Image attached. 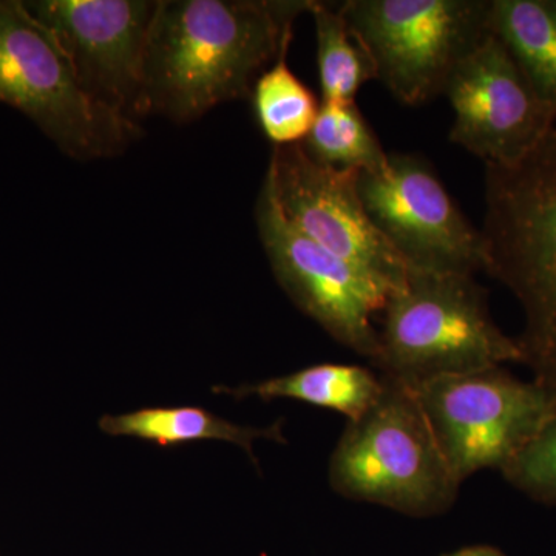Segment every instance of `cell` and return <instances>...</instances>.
<instances>
[{
	"mask_svg": "<svg viewBox=\"0 0 556 556\" xmlns=\"http://www.w3.org/2000/svg\"><path fill=\"white\" fill-rule=\"evenodd\" d=\"M316 0H160L150 30L142 115L172 123L252 94Z\"/></svg>",
	"mask_w": 556,
	"mask_h": 556,
	"instance_id": "6da1fadb",
	"label": "cell"
},
{
	"mask_svg": "<svg viewBox=\"0 0 556 556\" xmlns=\"http://www.w3.org/2000/svg\"><path fill=\"white\" fill-rule=\"evenodd\" d=\"M485 273L517 298L522 365L556 390V124L526 159L485 164Z\"/></svg>",
	"mask_w": 556,
	"mask_h": 556,
	"instance_id": "7a4b0ae2",
	"label": "cell"
},
{
	"mask_svg": "<svg viewBox=\"0 0 556 556\" xmlns=\"http://www.w3.org/2000/svg\"><path fill=\"white\" fill-rule=\"evenodd\" d=\"M382 313L379 350L371 364L380 375L407 387L522 364L517 339L497 327L475 277L409 269Z\"/></svg>",
	"mask_w": 556,
	"mask_h": 556,
	"instance_id": "3957f363",
	"label": "cell"
},
{
	"mask_svg": "<svg viewBox=\"0 0 556 556\" xmlns=\"http://www.w3.org/2000/svg\"><path fill=\"white\" fill-rule=\"evenodd\" d=\"M382 378L378 401L358 419L348 420L332 450L329 484L346 500L407 517L445 514L456 503L460 482L445 463L412 388Z\"/></svg>",
	"mask_w": 556,
	"mask_h": 556,
	"instance_id": "277c9868",
	"label": "cell"
},
{
	"mask_svg": "<svg viewBox=\"0 0 556 556\" xmlns=\"http://www.w3.org/2000/svg\"><path fill=\"white\" fill-rule=\"evenodd\" d=\"M0 102L20 110L73 160L121 155L142 127L94 105L53 36L20 0H0Z\"/></svg>",
	"mask_w": 556,
	"mask_h": 556,
	"instance_id": "5b68a950",
	"label": "cell"
},
{
	"mask_svg": "<svg viewBox=\"0 0 556 556\" xmlns=\"http://www.w3.org/2000/svg\"><path fill=\"white\" fill-rule=\"evenodd\" d=\"M339 10L378 80L407 105L442 94L456 65L490 35V0H346Z\"/></svg>",
	"mask_w": 556,
	"mask_h": 556,
	"instance_id": "8992f818",
	"label": "cell"
},
{
	"mask_svg": "<svg viewBox=\"0 0 556 556\" xmlns=\"http://www.w3.org/2000/svg\"><path fill=\"white\" fill-rule=\"evenodd\" d=\"M445 463L463 484L504 468L556 413V390L506 367L442 376L409 387Z\"/></svg>",
	"mask_w": 556,
	"mask_h": 556,
	"instance_id": "52a82bcc",
	"label": "cell"
},
{
	"mask_svg": "<svg viewBox=\"0 0 556 556\" xmlns=\"http://www.w3.org/2000/svg\"><path fill=\"white\" fill-rule=\"evenodd\" d=\"M357 190L369 218L409 269L485 273L481 229L468 222L422 156L388 153L386 166L358 172Z\"/></svg>",
	"mask_w": 556,
	"mask_h": 556,
	"instance_id": "ba28073f",
	"label": "cell"
},
{
	"mask_svg": "<svg viewBox=\"0 0 556 556\" xmlns=\"http://www.w3.org/2000/svg\"><path fill=\"white\" fill-rule=\"evenodd\" d=\"M160 0H27L94 105L139 124L146 51Z\"/></svg>",
	"mask_w": 556,
	"mask_h": 556,
	"instance_id": "9c48e42d",
	"label": "cell"
},
{
	"mask_svg": "<svg viewBox=\"0 0 556 556\" xmlns=\"http://www.w3.org/2000/svg\"><path fill=\"white\" fill-rule=\"evenodd\" d=\"M255 218L274 276L292 302L332 339L372 362L379 350L372 316L382 313L391 292L289 223L266 179Z\"/></svg>",
	"mask_w": 556,
	"mask_h": 556,
	"instance_id": "30bf717a",
	"label": "cell"
},
{
	"mask_svg": "<svg viewBox=\"0 0 556 556\" xmlns=\"http://www.w3.org/2000/svg\"><path fill=\"white\" fill-rule=\"evenodd\" d=\"M358 172L318 163L302 144L273 148L265 179L289 223L393 294L409 268L369 218Z\"/></svg>",
	"mask_w": 556,
	"mask_h": 556,
	"instance_id": "8fae6325",
	"label": "cell"
},
{
	"mask_svg": "<svg viewBox=\"0 0 556 556\" xmlns=\"http://www.w3.org/2000/svg\"><path fill=\"white\" fill-rule=\"evenodd\" d=\"M442 94L455 113L450 141L484 164L518 163L556 124L492 33L456 65Z\"/></svg>",
	"mask_w": 556,
	"mask_h": 556,
	"instance_id": "7c38bea8",
	"label": "cell"
},
{
	"mask_svg": "<svg viewBox=\"0 0 556 556\" xmlns=\"http://www.w3.org/2000/svg\"><path fill=\"white\" fill-rule=\"evenodd\" d=\"M489 27L556 113V0H490Z\"/></svg>",
	"mask_w": 556,
	"mask_h": 556,
	"instance_id": "4fadbf2b",
	"label": "cell"
},
{
	"mask_svg": "<svg viewBox=\"0 0 556 556\" xmlns=\"http://www.w3.org/2000/svg\"><path fill=\"white\" fill-rule=\"evenodd\" d=\"M222 390L236 397L255 396L263 401L292 399L340 413L348 420H356L382 394L383 378L361 365L318 364L280 378Z\"/></svg>",
	"mask_w": 556,
	"mask_h": 556,
	"instance_id": "5bb4252c",
	"label": "cell"
},
{
	"mask_svg": "<svg viewBox=\"0 0 556 556\" xmlns=\"http://www.w3.org/2000/svg\"><path fill=\"white\" fill-rule=\"evenodd\" d=\"M101 430L110 437L144 439L159 445L193 441H223L239 445L254 457V442H287L281 422L265 428L243 427L195 407L146 408L127 415L104 416Z\"/></svg>",
	"mask_w": 556,
	"mask_h": 556,
	"instance_id": "9a60e30c",
	"label": "cell"
},
{
	"mask_svg": "<svg viewBox=\"0 0 556 556\" xmlns=\"http://www.w3.org/2000/svg\"><path fill=\"white\" fill-rule=\"evenodd\" d=\"M317 72L321 102H354L369 80H378L375 64L348 27L339 3L316 0Z\"/></svg>",
	"mask_w": 556,
	"mask_h": 556,
	"instance_id": "2e32d148",
	"label": "cell"
},
{
	"mask_svg": "<svg viewBox=\"0 0 556 556\" xmlns=\"http://www.w3.org/2000/svg\"><path fill=\"white\" fill-rule=\"evenodd\" d=\"M302 146L318 163L339 170H378L388 160L356 101L321 102L316 123Z\"/></svg>",
	"mask_w": 556,
	"mask_h": 556,
	"instance_id": "e0dca14e",
	"label": "cell"
},
{
	"mask_svg": "<svg viewBox=\"0 0 556 556\" xmlns=\"http://www.w3.org/2000/svg\"><path fill=\"white\" fill-rule=\"evenodd\" d=\"M287 56L288 50L260 75L251 94L260 129L274 148L302 144L320 110L316 94L289 68Z\"/></svg>",
	"mask_w": 556,
	"mask_h": 556,
	"instance_id": "ac0fdd59",
	"label": "cell"
},
{
	"mask_svg": "<svg viewBox=\"0 0 556 556\" xmlns=\"http://www.w3.org/2000/svg\"><path fill=\"white\" fill-rule=\"evenodd\" d=\"M501 475L530 500L556 506V413Z\"/></svg>",
	"mask_w": 556,
	"mask_h": 556,
	"instance_id": "d6986e66",
	"label": "cell"
},
{
	"mask_svg": "<svg viewBox=\"0 0 556 556\" xmlns=\"http://www.w3.org/2000/svg\"><path fill=\"white\" fill-rule=\"evenodd\" d=\"M442 556H506L500 548L493 546H485V544H478V546H467L459 548V551L450 552Z\"/></svg>",
	"mask_w": 556,
	"mask_h": 556,
	"instance_id": "ffe728a7",
	"label": "cell"
}]
</instances>
